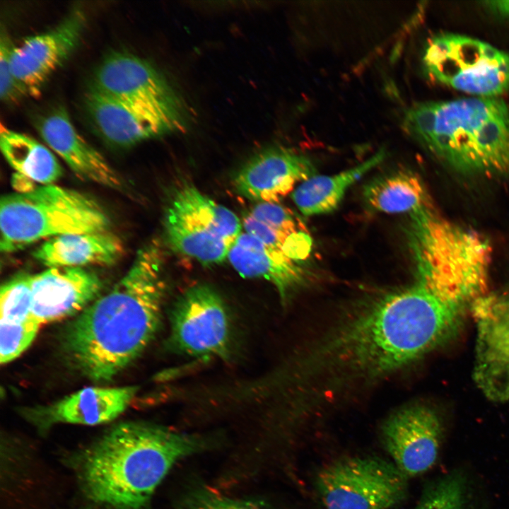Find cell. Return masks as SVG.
<instances>
[{"mask_svg":"<svg viewBox=\"0 0 509 509\" xmlns=\"http://www.w3.org/2000/svg\"><path fill=\"white\" fill-rule=\"evenodd\" d=\"M189 509H263L260 504L250 500L233 498L221 495L206 493L197 497Z\"/></svg>","mask_w":509,"mask_h":509,"instance_id":"30","label":"cell"},{"mask_svg":"<svg viewBox=\"0 0 509 509\" xmlns=\"http://www.w3.org/2000/svg\"><path fill=\"white\" fill-rule=\"evenodd\" d=\"M363 197L373 210L387 213L411 214L431 206L422 181L407 170H397L374 178L364 186Z\"/></svg>","mask_w":509,"mask_h":509,"instance_id":"22","label":"cell"},{"mask_svg":"<svg viewBox=\"0 0 509 509\" xmlns=\"http://www.w3.org/2000/svg\"><path fill=\"white\" fill-rule=\"evenodd\" d=\"M423 64L431 79L472 96L509 90V53L471 37L435 35L425 47Z\"/></svg>","mask_w":509,"mask_h":509,"instance_id":"8","label":"cell"},{"mask_svg":"<svg viewBox=\"0 0 509 509\" xmlns=\"http://www.w3.org/2000/svg\"><path fill=\"white\" fill-rule=\"evenodd\" d=\"M406 479L393 462L351 457L324 467L316 486L325 509H390L404 498Z\"/></svg>","mask_w":509,"mask_h":509,"instance_id":"9","label":"cell"},{"mask_svg":"<svg viewBox=\"0 0 509 509\" xmlns=\"http://www.w3.org/2000/svg\"><path fill=\"white\" fill-rule=\"evenodd\" d=\"M386 151L380 149L369 158L346 170L333 175H315L303 181L291 197L305 216L320 215L336 209L346 190L385 159Z\"/></svg>","mask_w":509,"mask_h":509,"instance_id":"21","label":"cell"},{"mask_svg":"<svg viewBox=\"0 0 509 509\" xmlns=\"http://www.w3.org/2000/svg\"><path fill=\"white\" fill-rule=\"evenodd\" d=\"M409 243L416 278L464 309L481 298L491 249L481 235L435 215L431 206L411 213Z\"/></svg>","mask_w":509,"mask_h":509,"instance_id":"5","label":"cell"},{"mask_svg":"<svg viewBox=\"0 0 509 509\" xmlns=\"http://www.w3.org/2000/svg\"><path fill=\"white\" fill-rule=\"evenodd\" d=\"M32 276L21 274L2 285L0 322L19 324L32 316Z\"/></svg>","mask_w":509,"mask_h":509,"instance_id":"26","label":"cell"},{"mask_svg":"<svg viewBox=\"0 0 509 509\" xmlns=\"http://www.w3.org/2000/svg\"><path fill=\"white\" fill-rule=\"evenodd\" d=\"M199 440L141 421L114 426L81 458L79 479L94 502L112 509H143L172 467L197 451Z\"/></svg>","mask_w":509,"mask_h":509,"instance_id":"3","label":"cell"},{"mask_svg":"<svg viewBox=\"0 0 509 509\" xmlns=\"http://www.w3.org/2000/svg\"><path fill=\"white\" fill-rule=\"evenodd\" d=\"M228 259L242 277L259 278L270 281L283 302L304 283L306 276L296 262L279 249L258 238L241 233L231 247Z\"/></svg>","mask_w":509,"mask_h":509,"instance_id":"19","label":"cell"},{"mask_svg":"<svg viewBox=\"0 0 509 509\" xmlns=\"http://www.w3.org/2000/svg\"><path fill=\"white\" fill-rule=\"evenodd\" d=\"M245 232L283 252L289 238L302 231L294 214L278 203H259L243 218Z\"/></svg>","mask_w":509,"mask_h":509,"instance_id":"25","label":"cell"},{"mask_svg":"<svg viewBox=\"0 0 509 509\" xmlns=\"http://www.w3.org/2000/svg\"><path fill=\"white\" fill-rule=\"evenodd\" d=\"M164 233L170 247L204 264L221 263L241 233L238 217L200 191L181 181L164 213Z\"/></svg>","mask_w":509,"mask_h":509,"instance_id":"7","label":"cell"},{"mask_svg":"<svg viewBox=\"0 0 509 509\" xmlns=\"http://www.w3.org/2000/svg\"><path fill=\"white\" fill-rule=\"evenodd\" d=\"M163 271V250L153 240L138 250L114 287L68 324L62 346L80 373L93 382H108L141 355L160 323Z\"/></svg>","mask_w":509,"mask_h":509,"instance_id":"2","label":"cell"},{"mask_svg":"<svg viewBox=\"0 0 509 509\" xmlns=\"http://www.w3.org/2000/svg\"><path fill=\"white\" fill-rule=\"evenodd\" d=\"M102 287L100 279L82 267H49L32 276V315L41 324L78 315Z\"/></svg>","mask_w":509,"mask_h":509,"instance_id":"16","label":"cell"},{"mask_svg":"<svg viewBox=\"0 0 509 509\" xmlns=\"http://www.w3.org/2000/svg\"><path fill=\"white\" fill-rule=\"evenodd\" d=\"M476 317L484 361L495 374L509 380V299L486 298Z\"/></svg>","mask_w":509,"mask_h":509,"instance_id":"24","label":"cell"},{"mask_svg":"<svg viewBox=\"0 0 509 509\" xmlns=\"http://www.w3.org/2000/svg\"><path fill=\"white\" fill-rule=\"evenodd\" d=\"M464 489L460 475H447L424 493L414 509H464Z\"/></svg>","mask_w":509,"mask_h":509,"instance_id":"28","label":"cell"},{"mask_svg":"<svg viewBox=\"0 0 509 509\" xmlns=\"http://www.w3.org/2000/svg\"><path fill=\"white\" fill-rule=\"evenodd\" d=\"M442 429L435 413L421 405L403 408L385 423L382 438L395 466L406 476L431 468L438 457Z\"/></svg>","mask_w":509,"mask_h":509,"instance_id":"12","label":"cell"},{"mask_svg":"<svg viewBox=\"0 0 509 509\" xmlns=\"http://www.w3.org/2000/svg\"><path fill=\"white\" fill-rule=\"evenodd\" d=\"M485 6L493 13L509 18V1H485Z\"/></svg>","mask_w":509,"mask_h":509,"instance_id":"31","label":"cell"},{"mask_svg":"<svg viewBox=\"0 0 509 509\" xmlns=\"http://www.w3.org/2000/svg\"><path fill=\"white\" fill-rule=\"evenodd\" d=\"M84 25L83 11L76 9L52 30L13 46L11 69L27 95L40 94L45 81L77 46Z\"/></svg>","mask_w":509,"mask_h":509,"instance_id":"13","label":"cell"},{"mask_svg":"<svg viewBox=\"0 0 509 509\" xmlns=\"http://www.w3.org/2000/svg\"><path fill=\"white\" fill-rule=\"evenodd\" d=\"M170 341L192 356H224L230 342V322L220 296L197 284L176 300L170 315Z\"/></svg>","mask_w":509,"mask_h":509,"instance_id":"10","label":"cell"},{"mask_svg":"<svg viewBox=\"0 0 509 509\" xmlns=\"http://www.w3.org/2000/svg\"><path fill=\"white\" fill-rule=\"evenodd\" d=\"M98 90L140 108L185 123L179 97L146 60L128 52H113L98 68L92 85Z\"/></svg>","mask_w":509,"mask_h":509,"instance_id":"11","label":"cell"},{"mask_svg":"<svg viewBox=\"0 0 509 509\" xmlns=\"http://www.w3.org/2000/svg\"><path fill=\"white\" fill-rule=\"evenodd\" d=\"M13 47L10 40L2 34L0 42V96L5 103L16 102L27 95L11 69L10 57Z\"/></svg>","mask_w":509,"mask_h":509,"instance_id":"29","label":"cell"},{"mask_svg":"<svg viewBox=\"0 0 509 509\" xmlns=\"http://www.w3.org/2000/svg\"><path fill=\"white\" fill-rule=\"evenodd\" d=\"M41 323L32 315L19 324L0 322V362L5 364L19 356L31 344Z\"/></svg>","mask_w":509,"mask_h":509,"instance_id":"27","label":"cell"},{"mask_svg":"<svg viewBox=\"0 0 509 509\" xmlns=\"http://www.w3.org/2000/svg\"><path fill=\"white\" fill-rule=\"evenodd\" d=\"M120 239L107 231L67 234L51 238L33 252L34 257L49 267L108 265L123 253Z\"/></svg>","mask_w":509,"mask_h":509,"instance_id":"20","label":"cell"},{"mask_svg":"<svg viewBox=\"0 0 509 509\" xmlns=\"http://www.w3.org/2000/svg\"><path fill=\"white\" fill-rule=\"evenodd\" d=\"M463 310L416 279L339 325L311 351L306 368L311 376L327 373L334 382L380 378L441 343Z\"/></svg>","mask_w":509,"mask_h":509,"instance_id":"1","label":"cell"},{"mask_svg":"<svg viewBox=\"0 0 509 509\" xmlns=\"http://www.w3.org/2000/svg\"><path fill=\"white\" fill-rule=\"evenodd\" d=\"M138 387H92L80 390L45 407L28 410L25 418L40 430L57 423L95 426L119 416L134 399Z\"/></svg>","mask_w":509,"mask_h":509,"instance_id":"17","label":"cell"},{"mask_svg":"<svg viewBox=\"0 0 509 509\" xmlns=\"http://www.w3.org/2000/svg\"><path fill=\"white\" fill-rule=\"evenodd\" d=\"M316 175L305 156L283 147L267 148L251 158L238 171L233 184L244 197L260 203H277L300 181Z\"/></svg>","mask_w":509,"mask_h":509,"instance_id":"14","label":"cell"},{"mask_svg":"<svg viewBox=\"0 0 509 509\" xmlns=\"http://www.w3.org/2000/svg\"><path fill=\"white\" fill-rule=\"evenodd\" d=\"M85 105L102 137L119 147L131 146L148 139L182 130L185 124L124 102L92 86L86 94Z\"/></svg>","mask_w":509,"mask_h":509,"instance_id":"15","label":"cell"},{"mask_svg":"<svg viewBox=\"0 0 509 509\" xmlns=\"http://www.w3.org/2000/svg\"><path fill=\"white\" fill-rule=\"evenodd\" d=\"M407 132L459 172L509 173V106L498 97L471 96L414 105L404 117Z\"/></svg>","mask_w":509,"mask_h":509,"instance_id":"4","label":"cell"},{"mask_svg":"<svg viewBox=\"0 0 509 509\" xmlns=\"http://www.w3.org/2000/svg\"><path fill=\"white\" fill-rule=\"evenodd\" d=\"M110 219L93 199L54 185L1 197L0 248L11 253L45 238L107 231Z\"/></svg>","mask_w":509,"mask_h":509,"instance_id":"6","label":"cell"},{"mask_svg":"<svg viewBox=\"0 0 509 509\" xmlns=\"http://www.w3.org/2000/svg\"><path fill=\"white\" fill-rule=\"evenodd\" d=\"M37 129L48 146L78 176L115 190L124 189L119 175L77 132L65 109L59 107L42 118Z\"/></svg>","mask_w":509,"mask_h":509,"instance_id":"18","label":"cell"},{"mask_svg":"<svg viewBox=\"0 0 509 509\" xmlns=\"http://www.w3.org/2000/svg\"><path fill=\"white\" fill-rule=\"evenodd\" d=\"M0 148L8 163L33 182L52 185L62 175L52 151L28 135L1 128Z\"/></svg>","mask_w":509,"mask_h":509,"instance_id":"23","label":"cell"}]
</instances>
